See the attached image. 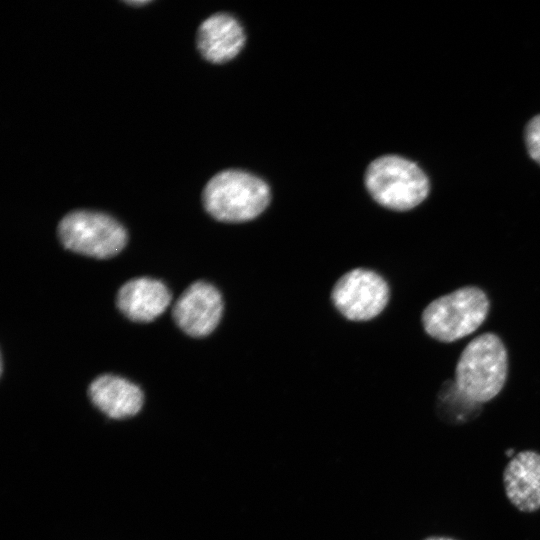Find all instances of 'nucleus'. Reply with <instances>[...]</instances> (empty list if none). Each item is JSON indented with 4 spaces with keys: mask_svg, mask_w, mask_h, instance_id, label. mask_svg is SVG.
<instances>
[{
    "mask_svg": "<svg viewBox=\"0 0 540 540\" xmlns=\"http://www.w3.org/2000/svg\"><path fill=\"white\" fill-rule=\"evenodd\" d=\"M525 140L530 156L540 165V115L534 117L528 123Z\"/></svg>",
    "mask_w": 540,
    "mask_h": 540,
    "instance_id": "nucleus-12",
    "label": "nucleus"
},
{
    "mask_svg": "<svg viewBox=\"0 0 540 540\" xmlns=\"http://www.w3.org/2000/svg\"><path fill=\"white\" fill-rule=\"evenodd\" d=\"M331 298L337 310L349 320L366 321L379 315L389 300V287L376 272L356 268L335 283Z\"/></svg>",
    "mask_w": 540,
    "mask_h": 540,
    "instance_id": "nucleus-6",
    "label": "nucleus"
},
{
    "mask_svg": "<svg viewBox=\"0 0 540 540\" xmlns=\"http://www.w3.org/2000/svg\"><path fill=\"white\" fill-rule=\"evenodd\" d=\"M171 299V293L163 282L140 277L131 279L121 286L116 304L130 320L150 322L167 309Z\"/></svg>",
    "mask_w": 540,
    "mask_h": 540,
    "instance_id": "nucleus-9",
    "label": "nucleus"
},
{
    "mask_svg": "<svg viewBox=\"0 0 540 540\" xmlns=\"http://www.w3.org/2000/svg\"><path fill=\"white\" fill-rule=\"evenodd\" d=\"M364 179L372 198L392 210H410L423 202L429 193V181L421 168L398 155H384L373 160Z\"/></svg>",
    "mask_w": 540,
    "mask_h": 540,
    "instance_id": "nucleus-4",
    "label": "nucleus"
},
{
    "mask_svg": "<svg viewBox=\"0 0 540 540\" xmlns=\"http://www.w3.org/2000/svg\"><path fill=\"white\" fill-rule=\"evenodd\" d=\"M222 313L220 292L205 281L194 282L185 289L172 309L177 326L192 337H204L213 332Z\"/></svg>",
    "mask_w": 540,
    "mask_h": 540,
    "instance_id": "nucleus-7",
    "label": "nucleus"
},
{
    "mask_svg": "<svg viewBox=\"0 0 540 540\" xmlns=\"http://www.w3.org/2000/svg\"><path fill=\"white\" fill-rule=\"evenodd\" d=\"M507 374L506 347L498 335L487 332L463 349L456 364L454 384L461 395L479 405L501 392Z\"/></svg>",
    "mask_w": 540,
    "mask_h": 540,
    "instance_id": "nucleus-1",
    "label": "nucleus"
},
{
    "mask_svg": "<svg viewBox=\"0 0 540 540\" xmlns=\"http://www.w3.org/2000/svg\"><path fill=\"white\" fill-rule=\"evenodd\" d=\"M92 403L113 419L136 415L143 406L142 390L134 383L116 375H101L88 388Z\"/></svg>",
    "mask_w": 540,
    "mask_h": 540,
    "instance_id": "nucleus-11",
    "label": "nucleus"
},
{
    "mask_svg": "<svg viewBox=\"0 0 540 540\" xmlns=\"http://www.w3.org/2000/svg\"><path fill=\"white\" fill-rule=\"evenodd\" d=\"M486 293L476 286H465L440 296L422 313L425 332L433 339L451 343L476 331L489 312Z\"/></svg>",
    "mask_w": 540,
    "mask_h": 540,
    "instance_id": "nucleus-3",
    "label": "nucleus"
},
{
    "mask_svg": "<svg viewBox=\"0 0 540 540\" xmlns=\"http://www.w3.org/2000/svg\"><path fill=\"white\" fill-rule=\"evenodd\" d=\"M270 200V188L264 180L238 169L220 171L207 182L202 192L205 210L214 219L229 223L256 218Z\"/></svg>",
    "mask_w": 540,
    "mask_h": 540,
    "instance_id": "nucleus-2",
    "label": "nucleus"
},
{
    "mask_svg": "<svg viewBox=\"0 0 540 540\" xmlns=\"http://www.w3.org/2000/svg\"><path fill=\"white\" fill-rule=\"evenodd\" d=\"M62 245L75 253L98 259L117 255L126 245L125 228L113 217L90 210H75L59 222Z\"/></svg>",
    "mask_w": 540,
    "mask_h": 540,
    "instance_id": "nucleus-5",
    "label": "nucleus"
},
{
    "mask_svg": "<svg viewBox=\"0 0 540 540\" xmlns=\"http://www.w3.org/2000/svg\"><path fill=\"white\" fill-rule=\"evenodd\" d=\"M149 1H130L129 4H132V5H144L146 3H148Z\"/></svg>",
    "mask_w": 540,
    "mask_h": 540,
    "instance_id": "nucleus-14",
    "label": "nucleus"
},
{
    "mask_svg": "<svg viewBox=\"0 0 540 540\" xmlns=\"http://www.w3.org/2000/svg\"><path fill=\"white\" fill-rule=\"evenodd\" d=\"M424 540H456L451 537H445V536H430L425 538Z\"/></svg>",
    "mask_w": 540,
    "mask_h": 540,
    "instance_id": "nucleus-13",
    "label": "nucleus"
},
{
    "mask_svg": "<svg viewBox=\"0 0 540 540\" xmlns=\"http://www.w3.org/2000/svg\"><path fill=\"white\" fill-rule=\"evenodd\" d=\"M246 36L239 21L227 13L206 18L197 30L196 43L200 54L212 63H224L241 51Z\"/></svg>",
    "mask_w": 540,
    "mask_h": 540,
    "instance_id": "nucleus-8",
    "label": "nucleus"
},
{
    "mask_svg": "<svg viewBox=\"0 0 540 540\" xmlns=\"http://www.w3.org/2000/svg\"><path fill=\"white\" fill-rule=\"evenodd\" d=\"M503 482L509 501L522 512L540 508V453L521 451L504 469Z\"/></svg>",
    "mask_w": 540,
    "mask_h": 540,
    "instance_id": "nucleus-10",
    "label": "nucleus"
}]
</instances>
